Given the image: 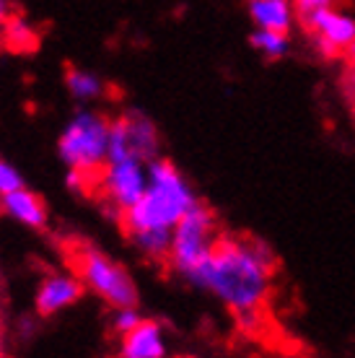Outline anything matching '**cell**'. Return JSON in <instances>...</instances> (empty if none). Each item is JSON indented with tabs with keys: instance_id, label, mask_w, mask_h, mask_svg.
Masks as SVG:
<instances>
[{
	"instance_id": "obj_1",
	"label": "cell",
	"mask_w": 355,
	"mask_h": 358,
	"mask_svg": "<svg viewBox=\"0 0 355 358\" xmlns=\"http://www.w3.org/2000/svg\"><path fill=\"white\" fill-rule=\"evenodd\" d=\"M275 273L277 260L270 244L254 236L221 234L208 260L187 283L215 296L244 332H257L275 291Z\"/></svg>"
},
{
	"instance_id": "obj_2",
	"label": "cell",
	"mask_w": 355,
	"mask_h": 358,
	"mask_svg": "<svg viewBox=\"0 0 355 358\" xmlns=\"http://www.w3.org/2000/svg\"><path fill=\"white\" fill-rule=\"evenodd\" d=\"M195 189L187 177L169 162V159H153L148 162V187L143 197L130 210L119 215L124 234L135 231H174V226L197 206Z\"/></svg>"
},
{
	"instance_id": "obj_3",
	"label": "cell",
	"mask_w": 355,
	"mask_h": 358,
	"mask_svg": "<svg viewBox=\"0 0 355 358\" xmlns=\"http://www.w3.org/2000/svg\"><path fill=\"white\" fill-rule=\"evenodd\" d=\"M109 127L112 120L99 112H75L57 138V156L62 164L73 171L99 177V171L109 162Z\"/></svg>"
},
{
	"instance_id": "obj_4",
	"label": "cell",
	"mask_w": 355,
	"mask_h": 358,
	"mask_svg": "<svg viewBox=\"0 0 355 358\" xmlns=\"http://www.w3.org/2000/svg\"><path fill=\"white\" fill-rule=\"evenodd\" d=\"M71 260L83 286L91 294H96L101 301H107L115 309L138 304V286L133 275L104 252L94 250L89 244H78L71 250Z\"/></svg>"
},
{
	"instance_id": "obj_5",
	"label": "cell",
	"mask_w": 355,
	"mask_h": 358,
	"mask_svg": "<svg viewBox=\"0 0 355 358\" xmlns=\"http://www.w3.org/2000/svg\"><path fill=\"white\" fill-rule=\"evenodd\" d=\"M221 234L223 231L218 229V218L213 210L197 203L171 231V255L166 265L177 275L189 280L195 275V270L208 260V255L218 244Z\"/></svg>"
},
{
	"instance_id": "obj_6",
	"label": "cell",
	"mask_w": 355,
	"mask_h": 358,
	"mask_svg": "<svg viewBox=\"0 0 355 358\" xmlns=\"http://www.w3.org/2000/svg\"><path fill=\"white\" fill-rule=\"evenodd\" d=\"M298 24L321 60H338L355 42V13L338 6L303 10L298 13Z\"/></svg>"
},
{
	"instance_id": "obj_7",
	"label": "cell",
	"mask_w": 355,
	"mask_h": 358,
	"mask_svg": "<svg viewBox=\"0 0 355 358\" xmlns=\"http://www.w3.org/2000/svg\"><path fill=\"white\" fill-rule=\"evenodd\" d=\"M161 135L151 117L140 109H127L124 115L112 120L109 127V162L119 159H138L153 162L159 159Z\"/></svg>"
},
{
	"instance_id": "obj_8",
	"label": "cell",
	"mask_w": 355,
	"mask_h": 358,
	"mask_svg": "<svg viewBox=\"0 0 355 358\" xmlns=\"http://www.w3.org/2000/svg\"><path fill=\"white\" fill-rule=\"evenodd\" d=\"M148 187V164L138 159H119L107 162V166L99 171L96 192L104 200V206L115 210V215L130 210Z\"/></svg>"
},
{
	"instance_id": "obj_9",
	"label": "cell",
	"mask_w": 355,
	"mask_h": 358,
	"mask_svg": "<svg viewBox=\"0 0 355 358\" xmlns=\"http://www.w3.org/2000/svg\"><path fill=\"white\" fill-rule=\"evenodd\" d=\"M86 291L83 280L75 273H50V275L39 283L34 296V306L39 317H52L60 314L62 309L73 306Z\"/></svg>"
},
{
	"instance_id": "obj_10",
	"label": "cell",
	"mask_w": 355,
	"mask_h": 358,
	"mask_svg": "<svg viewBox=\"0 0 355 358\" xmlns=\"http://www.w3.org/2000/svg\"><path fill=\"white\" fill-rule=\"evenodd\" d=\"M117 358H169V341L164 324L143 320L138 327L119 335Z\"/></svg>"
},
{
	"instance_id": "obj_11",
	"label": "cell",
	"mask_w": 355,
	"mask_h": 358,
	"mask_svg": "<svg viewBox=\"0 0 355 358\" xmlns=\"http://www.w3.org/2000/svg\"><path fill=\"white\" fill-rule=\"evenodd\" d=\"M247 13L254 29L291 34V29L298 24V8L294 0H247Z\"/></svg>"
},
{
	"instance_id": "obj_12",
	"label": "cell",
	"mask_w": 355,
	"mask_h": 358,
	"mask_svg": "<svg viewBox=\"0 0 355 358\" xmlns=\"http://www.w3.org/2000/svg\"><path fill=\"white\" fill-rule=\"evenodd\" d=\"M0 208L18 221V224L29 226V229H45L47 226V206L45 200L31 192L29 187H18L8 195L0 197Z\"/></svg>"
},
{
	"instance_id": "obj_13",
	"label": "cell",
	"mask_w": 355,
	"mask_h": 358,
	"mask_svg": "<svg viewBox=\"0 0 355 358\" xmlns=\"http://www.w3.org/2000/svg\"><path fill=\"white\" fill-rule=\"evenodd\" d=\"M0 47L13 55H31L39 50V34L24 16L10 13L0 27Z\"/></svg>"
},
{
	"instance_id": "obj_14",
	"label": "cell",
	"mask_w": 355,
	"mask_h": 358,
	"mask_svg": "<svg viewBox=\"0 0 355 358\" xmlns=\"http://www.w3.org/2000/svg\"><path fill=\"white\" fill-rule=\"evenodd\" d=\"M130 242L145 260L151 262H169L171 255V231H161V229H151V231H135L127 234Z\"/></svg>"
},
{
	"instance_id": "obj_15",
	"label": "cell",
	"mask_w": 355,
	"mask_h": 358,
	"mask_svg": "<svg viewBox=\"0 0 355 358\" xmlns=\"http://www.w3.org/2000/svg\"><path fill=\"white\" fill-rule=\"evenodd\" d=\"M65 86L71 91V96L78 99V101H94V99H99L107 91L104 81L99 78L96 73L80 71V68H68L65 71Z\"/></svg>"
},
{
	"instance_id": "obj_16",
	"label": "cell",
	"mask_w": 355,
	"mask_h": 358,
	"mask_svg": "<svg viewBox=\"0 0 355 358\" xmlns=\"http://www.w3.org/2000/svg\"><path fill=\"white\" fill-rule=\"evenodd\" d=\"M249 45L254 47L265 60H283L291 50V34L285 31H273V29H254L249 36Z\"/></svg>"
},
{
	"instance_id": "obj_17",
	"label": "cell",
	"mask_w": 355,
	"mask_h": 358,
	"mask_svg": "<svg viewBox=\"0 0 355 358\" xmlns=\"http://www.w3.org/2000/svg\"><path fill=\"white\" fill-rule=\"evenodd\" d=\"M143 322L140 312L135 309V306H119L115 312V317H112V327H115L117 335H124V332H130L133 327H138V324Z\"/></svg>"
},
{
	"instance_id": "obj_18",
	"label": "cell",
	"mask_w": 355,
	"mask_h": 358,
	"mask_svg": "<svg viewBox=\"0 0 355 358\" xmlns=\"http://www.w3.org/2000/svg\"><path fill=\"white\" fill-rule=\"evenodd\" d=\"M18 187H24L21 174L16 171V166H10L8 162L0 159V197L8 195V192H13V189H18Z\"/></svg>"
},
{
	"instance_id": "obj_19",
	"label": "cell",
	"mask_w": 355,
	"mask_h": 358,
	"mask_svg": "<svg viewBox=\"0 0 355 358\" xmlns=\"http://www.w3.org/2000/svg\"><path fill=\"white\" fill-rule=\"evenodd\" d=\"M342 94H345L347 104L353 107L355 112V63H347V68L342 71Z\"/></svg>"
},
{
	"instance_id": "obj_20",
	"label": "cell",
	"mask_w": 355,
	"mask_h": 358,
	"mask_svg": "<svg viewBox=\"0 0 355 358\" xmlns=\"http://www.w3.org/2000/svg\"><path fill=\"white\" fill-rule=\"evenodd\" d=\"M296 8H298V13H303V10H314V8H324V6H335L338 0H294Z\"/></svg>"
},
{
	"instance_id": "obj_21",
	"label": "cell",
	"mask_w": 355,
	"mask_h": 358,
	"mask_svg": "<svg viewBox=\"0 0 355 358\" xmlns=\"http://www.w3.org/2000/svg\"><path fill=\"white\" fill-rule=\"evenodd\" d=\"M10 16V8H8V3L6 0H0V27L6 24V18Z\"/></svg>"
},
{
	"instance_id": "obj_22",
	"label": "cell",
	"mask_w": 355,
	"mask_h": 358,
	"mask_svg": "<svg viewBox=\"0 0 355 358\" xmlns=\"http://www.w3.org/2000/svg\"><path fill=\"white\" fill-rule=\"evenodd\" d=\"M345 57H347V63H355V42L350 45V50L345 52Z\"/></svg>"
},
{
	"instance_id": "obj_23",
	"label": "cell",
	"mask_w": 355,
	"mask_h": 358,
	"mask_svg": "<svg viewBox=\"0 0 355 358\" xmlns=\"http://www.w3.org/2000/svg\"><path fill=\"white\" fill-rule=\"evenodd\" d=\"M0 358H6V350H3V341H0Z\"/></svg>"
}]
</instances>
